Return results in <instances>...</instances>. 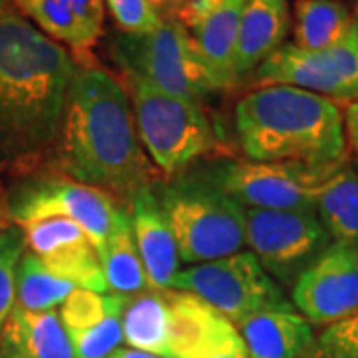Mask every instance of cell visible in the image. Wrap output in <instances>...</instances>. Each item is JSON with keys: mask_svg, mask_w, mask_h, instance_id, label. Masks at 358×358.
I'll list each match as a JSON object with an SVG mask.
<instances>
[{"mask_svg": "<svg viewBox=\"0 0 358 358\" xmlns=\"http://www.w3.org/2000/svg\"><path fill=\"white\" fill-rule=\"evenodd\" d=\"M76 70L64 46L0 8V173L26 178L52 159Z\"/></svg>", "mask_w": 358, "mask_h": 358, "instance_id": "1", "label": "cell"}, {"mask_svg": "<svg viewBox=\"0 0 358 358\" xmlns=\"http://www.w3.org/2000/svg\"><path fill=\"white\" fill-rule=\"evenodd\" d=\"M58 176L129 201L154 189L159 169L141 148L128 92L98 66L78 68L52 155Z\"/></svg>", "mask_w": 358, "mask_h": 358, "instance_id": "2", "label": "cell"}, {"mask_svg": "<svg viewBox=\"0 0 358 358\" xmlns=\"http://www.w3.org/2000/svg\"><path fill=\"white\" fill-rule=\"evenodd\" d=\"M243 152L253 162H291L331 173L346 159L338 103L291 86H261L235 108Z\"/></svg>", "mask_w": 358, "mask_h": 358, "instance_id": "3", "label": "cell"}, {"mask_svg": "<svg viewBox=\"0 0 358 358\" xmlns=\"http://www.w3.org/2000/svg\"><path fill=\"white\" fill-rule=\"evenodd\" d=\"M157 199L178 245L179 261L201 265L241 251L243 207L219 187L179 181L166 187Z\"/></svg>", "mask_w": 358, "mask_h": 358, "instance_id": "4", "label": "cell"}, {"mask_svg": "<svg viewBox=\"0 0 358 358\" xmlns=\"http://www.w3.org/2000/svg\"><path fill=\"white\" fill-rule=\"evenodd\" d=\"M141 145L162 173H178L217 148L213 128L195 100L157 90L126 74Z\"/></svg>", "mask_w": 358, "mask_h": 358, "instance_id": "5", "label": "cell"}, {"mask_svg": "<svg viewBox=\"0 0 358 358\" xmlns=\"http://www.w3.org/2000/svg\"><path fill=\"white\" fill-rule=\"evenodd\" d=\"M6 211L10 223L16 225L54 217L70 219L88 235L96 251L102 249L128 215V209L120 207L110 193L52 171L20 178L6 193Z\"/></svg>", "mask_w": 358, "mask_h": 358, "instance_id": "6", "label": "cell"}, {"mask_svg": "<svg viewBox=\"0 0 358 358\" xmlns=\"http://www.w3.org/2000/svg\"><path fill=\"white\" fill-rule=\"evenodd\" d=\"M114 54L126 74L179 98L197 102L217 90L195 40L179 20H162L143 36H120Z\"/></svg>", "mask_w": 358, "mask_h": 358, "instance_id": "7", "label": "cell"}, {"mask_svg": "<svg viewBox=\"0 0 358 358\" xmlns=\"http://www.w3.org/2000/svg\"><path fill=\"white\" fill-rule=\"evenodd\" d=\"M171 289L199 296L235 327L267 310L293 308L259 259L243 251L179 271Z\"/></svg>", "mask_w": 358, "mask_h": 358, "instance_id": "8", "label": "cell"}, {"mask_svg": "<svg viewBox=\"0 0 358 358\" xmlns=\"http://www.w3.org/2000/svg\"><path fill=\"white\" fill-rule=\"evenodd\" d=\"M245 243L282 282L296 279L331 247V235L317 211L307 209H243Z\"/></svg>", "mask_w": 358, "mask_h": 358, "instance_id": "9", "label": "cell"}, {"mask_svg": "<svg viewBox=\"0 0 358 358\" xmlns=\"http://www.w3.org/2000/svg\"><path fill=\"white\" fill-rule=\"evenodd\" d=\"M329 173L291 162H237L219 173V189L243 209H307Z\"/></svg>", "mask_w": 358, "mask_h": 358, "instance_id": "10", "label": "cell"}, {"mask_svg": "<svg viewBox=\"0 0 358 358\" xmlns=\"http://www.w3.org/2000/svg\"><path fill=\"white\" fill-rule=\"evenodd\" d=\"M293 307L329 327L358 315V247L331 245L293 285Z\"/></svg>", "mask_w": 358, "mask_h": 358, "instance_id": "11", "label": "cell"}, {"mask_svg": "<svg viewBox=\"0 0 358 358\" xmlns=\"http://www.w3.org/2000/svg\"><path fill=\"white\" fill-rule=\"evenodd\" d=\"M22 237L30 253L38 257L54 275L76 285L78 289L108 293L98 251L74 221L54 217L26 223Z\"/></svg>", "mask_w": 358, "mask_h": 358, "instance_id": "12", "label": "cell"}, {"mask_svg": "<svg viewBox=\"0 0 358 358\" xmlns=\"http://www.w3.org/2000/svg\"><path fill=\"white\" fill-rule=\"evenodd\" d=\"M166 296L169 303L166 358H211L243 341L237 327L199 296L176 289H166Z\"/></svg>", "mask_w": 358, "mask_h": 358, "instance_id": "13", "label": "cell"}, {"mask_svg": "<svg viewBox=\"0 0 358 358\" xmlns=\"http://www.w3.org/2000/svg\"><path fill=\"white\" fill-rule=\"evenodd\" d=\"M126 294L76 289L62 303L60 319L76 358H112L124 341Z\"/></svg>", "mask_w": 358, "mask_h": 358, "instance_id": "14", "label": "cell"}, {"mask_svg": "<svg viewBox=\"0 0 358 358\" xmlns=\"http://www.w3.org/2000/svg\"><path fill=\"white\" fill-rule=\"evenodd\" d=\"M40 32L72 50L78 68H90L92 48L103 32V0H10Z\"/></svg>", "mask_w": 358, "mask_h": 358, "instance_id": "15", "label": "cell"}, {"mask_svg": "<svg viewBox=\"0 0 358 358\" xmlns=\"http://www.w3.org/2000/svg\"><path fill=\"white\" fill-rule=\"evenodd\" d=\"M128 213L150 287L155 291L171 289L179 273V251L154 189L138 193L129 201Z\"/></svg>", "mask_w": 358, "mask_h": 358, "instance_id": "16", "label": "cell"}, {"mask_svg": "<svg viewBox=\"0 0 358 358\" xmlns=\"http://www.w3.org/2000/svg\"><path fill=\"white\" fill-rule=\"evenodd\" d=\"M255 80L265 86H291L324 96L333 102H350L345 82L336 74L324 52L303 50L282 44L255 70Z\"/></svg>", "mask_w": 358, "mask_h": 358, "instance_id": "17", "label": "cell"}, {"mask_svg": "<svg viewBox=\"0 0 358 358\" xmlns=\"http://www.w3.org/2000/svg\"><path fill=\"white\" fill-rule=\"evenodd\" d=\"M291 14L287 0H245L233 56L235 80L255 72L289 34Z\"/></svg>", "mask_w": 358, "mask_h": 358, "instance_id": "18", "label": "cell"}, {"mask_svg": "<svg viewBox=\"0 0 358 358\" xmlns=\"http://www.w3.org/2000/svg\"><path fill=\"white\" fill-rule=\"evenodd\" d=\"M2 358H76L56 310L32 313L14 307L0 334Z\"/></svg>", "mask_w": 358, "mask_h": 358, "instance_id": "19", "label": "cell"}, {"mask_svg": "<svg viewBox=\"0 0 358 358\" xmlns=\"http://www.w3.org/2000/svg\"><path fill=\"white\" fill-rule=\"evenodd\" d=\"M239 329L249 358H301L313 346L310 322L294 308L261 313Z\"/></svg>", "mask_w": 358, "mask_h": 358, "instance_id": "20", "label": "cell"}, {"mask_svg": "<svg viewBox=\"0 0 358 358\" xmlns=\"http://www.w3.org/2000/svg\"><path fill=\"white\" fill-rule=\"evenodd\" d=\"M243 4L245 0H221L211 13L189 28V34L201 52L217 90L231 88L237 82L233 72V56Z\"/></svg>", "mask_w": 358, "mask_h": 358, "instance_id": "21", "label": "cell"}, {"mask_svg": "<svg viewBox=\"0 0 358 358\" xmlns=\"http://www.w3.org/2000/svg\"><path fill=\"white\" fill-rule=\"evenodd\" d=\"M315 211L338 245L358 247V169L343 164L322 179Z\"/></svg>", "mask_w": 358, "mask_h": 358, "instance_id": "22", "label": "cell"}, {"mask_svg": "<svg viewBox=\"0 0 358 358\" xmlns=\"http://www.w3.org/2000/svg\"><path fill=\"white\" fill-rule=\"evenodd\" d=\"M122 331L124 341L131 348L166 358L169 336V303L166 291L152 289L128 296L122 315Z\"/></svg>", "mask_w": 358, "mask_h": 358, "instance_id": "23", "label": "cell"}, {"mask_svg": "<svg viewBox=\"0 0 358 358\" xmlns=\"http://www.w3.org/2000/svg\"><path fill=\"white\" fill-rule=\"evenodd\" d=\"M357 24L355 14L338 0H294V46L322 52Z\"/></svg>", "mask_w": 358, "mask_h": 358, "instance_id": "24", "label": "cell"}, {"mask_svg": "<svg viewBox=\"0 0 358 358\" xmlns=\"http://www.w3.org/2000/svg\"><path fill=\"white\" fill-rule=\"evenodd\" d=\"M98 259L102 265L108 291L131 296V294H140L152 289L141 265L136 241H134L129 213L122 219V223L112 233V237L98 251Z\"/></svg>", "mask_w": 358, "mask_h": 358, "instance_id": "25", "label": "cell"}, {"mask_svg": "<svg viewBox=\"0 0 358 358\" xmlns=\"http://www.w3.org/2000/svg\"><path fill=\"white\" fill-rule=\"evenodd\" d=\"M76 289V285L44 267L34 253H22L16 267V307L32 313L56 310Z\"/></svg>", "mask_w": 358, "mask_h": 358, "instance_id": "26", "label": "cell"}, {"mask_svg": "<svg viewBox=\"0 0 358 358\" xmlns=\"http://www.w3.org/2000/svg\"><path fill=\"white\" fill-rule=\"evenodd\" d=\"M22 231L8 227L0 243V334L16 307V267L24 253Z\"/></svg>", "mask_w": 358, "mask_h": 358, "instance_id": "27", "label": "cell"}, {"mask_svg": "<svg viewBox=\"0 0 358 358\" xmlns=\"http://www.w3.org/2000/svg\"><path fill=\"white\" fill-rule=\"evenodd\" d=\"M114 16L117 28L129 36H143L154 32L164 18L145 0H103Z\"/></svg>", "mask_w": 358, "mask_h": 358, "instance_id": "28", "label": "cell"}, {"mask_svg": "<svg viewBox=\"0 0 358 358\" xmlns=\"http://www.w3.org/2000/svg\"><path fill=\"white\" fill-rule=\"evenodd\" d=\"M322 52L333 64L336 74L345 82L350 94V102L358 100V26H352L345 38H341L334 46Z\"/></svg>", "mask_w": 358, "mask_h": 358, "instance_id": "29", "label": "cell"}, {"mask_svg": "<svg viewBox=\"0 0 358 358\" xmlns=\"http://www.w3.org/2000/svg\"><path fill=\"white\" fill-rule=\"evenodd\" d=\"M313 358H358L357 320L346 319L329 327L320 336Z\"/></svg>", "mask_w": 358, "mask_h": 358, "instance_id": "30", "label": "cell"}, {"mask_svg": "<svg viewBox=\"0 0 358 358\" xmlns=\"http://www.w3.org/2000/svg\"><path fill=\"white\" fill-rule=\"evenodd\" d=\"M343 122H345L346 150L358 155V100L348 102L343 112Z\"/></svg>", "mask_w": 358, "mask_h": 358, "instance_id": "31", "label": "cell"}, {"mask_svg": "<svg viewBox=\"0 0 358 358\" xmlns=\"http://www.w3.org/2000/svg\"><path fill=\"white\" fill-rule=\"evenodd\" d=\"M155 13L159 14V18H171V20H178V14L183 6L185 0H145Z\"/></svg>", "mask_w": 358, "mask_h": 358, "instance_id": "32", "label": "cell"}, {"mask_svg": "<svg viewBox=\"0 0 358 358\" xmlns=\"http://www.w3.org/2000/svg\"><path fill=\"white\" fill-rule=\"evenodd\" d=\"M211 358H249L247 357V348H245V343H237V345H233L227 350H223V352H219L215 357Z\"/></svg>", "mask_w": 358, "mask_h": 358, "instance_id": "33", "label": "cell"}, {"mask_svg": "<svg viewBox=\"0 0 358 358\" xmlns=\"http://www.w3.org/2000/svg\"><path fill=\"white\" fill-rule=\"evenodd\" d=\"M112 358H159L143 350H136V348H117Z\"/></svg>", "mask_w": 358, "mask_h": 358, "instance_id": "34", "label": "cell"}, {"mask_svg": "<svg viewBox=\"0 0 358 358\" xmlns=\"http://www.w3.org/2000/svg\"><path fill=\"white\" fill-rule=\"evenodd\" d=\"M10 225L8 223H4V221H0V243H2V239H4V233L8 229Z\"/></svg>", "mask_w": 358, "mask_h": 358, "instance_id": "35", "label": "cell"}, {"mask_svg": "<svg viewBox=\"0 0 358 358\" xmlns=\"http://www.w3.org/2000/svg\"><path fill=\"white\" fill-rule=\"evenodd\" d=\"M8 2H10V0H0V8H2V6H6Z\"/></svg>", "mask_w": 358, "mask_h": 358, "instance_id": "36", "label": "cell"}, {"mask_svg": "<svg viewBox=\"0 0 358 358\" xmlns=\"http://www.w3.org/2000/svg\"><path fill=\"white\" fill-rule=\"evenodd\" d=\"M355 20H357V26H358V2H357V10H355Z\"/></svg>", "mask_w": 358, "mask_h": 358, "instance_id": "37", "label": "cell"}, {"mask_svg": "<svg viewBox=\"0 0 358 358\" xmlns=\"http://www.w3.org/2000/svg\"><path fill=\"white\" fill-rule=\"evenodd\" d=\"M352 319H355V320H357V322H358V315H355V317H352Z\"/></svg>", "mask_w": 358, "mask_h": 358, "instance_id": "38", "label": "cell"}]
</instances>
